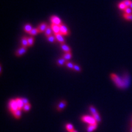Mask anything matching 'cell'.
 <instances>
[{
    "mask_svg": "<svg viewBox=\"0 0 132 132\" xmlns=\"http://www.w3.org/2000/svg\"><path fill=\"white\" fill-rule=\"evenodd\" d=\"M61 47L65 53L71 51V49H70V47L68 46L67 45H66V44H61Z\"/></svg>",
    "mask_w": 132,
    "mask_h": 132,
    "instance_id": "cell-11",
    "label": "cell"
},
{
    "mask_svg": "<svg viewBox=\"0 0 132 132\" xmlns=\"http://www.w3.org/2000/svg\"><path fill=\"white\" fill-rule=\"evenodd\" d=\"M97 124H92L89 125V126L87 128V132H93L97 128Z\"/></svg>",
    "mask_w": 132,
    "mask_h": 132,
    "instance_id": "cell-13",
    "label": "cell"
},
{
    "mask_svg": "<svg viewBox=\"0 0 132 132\" xmlns=\"http://www.w3.org/2000/svg\"><path fill=\"white\" fill-rule=\"evenodd\" d=\"M125 14H132V9H131L130 7H127L124 10Z\"/></svg>",
    "mask_w": 132,
    "mask_h": 132,
    "instance_id": "cell-32",
    "label": "cell"
},
{
    "mask_svg": "<svg viewBox=\"0 0 132 132\" xmlns=\"http://www.w3.org/2000/svg\"><path fill=\"white\" fill-rule=\"evenodd\" d=\"M89 110H90V111H91V113L92 114V115L94 114H95L96 113H97L96 109L95 108L94 106H92V105H91V106H89Z\"/></svg>",
    "mask_w": 132,
    "mask_h": 132,
    "instance_id": "cell-30",
    "label": "cell"
},
{
    "mask_svg": "<svg viewBox=\"0 0 132 132\" xmlns=\"http://www.w3.org/2000/svg\"><path fill=\"white\" fill-rule=\"evenodd\" d=\"M15 100H16V102H17V105H18V109H19V110H22V109L23 108V106L24 105H25V104L23 103V101H22V98H16Z\"/></svg>",
    "mask_w": 132,
    "mask_h": 132,
    "instance_id": "cell-12",
    "label": "cell"
},
{
    "mask_svg": "<svg viewBox=\"0 0 132 132\" xmlns=\"http://www.w3.org/2000/svg\"><path fill=\"white\" fill-rule=\"evenodd\" d=\"M26 51H27V48H26V47H21L20 48H19V49L16 51L15 53L16 56H22V55H23V54L26 53Z\"/></svg>",
    "mask_w": 132,
    "mask_h": 132,
    "instance_id": "cell-8",
    "label": "cell"
},
{
    "mask_svg": "<svg viewBox=\"0 0 132 132\" xmlns=\"http://www.w3.org/2000/svg\"><path fill=\"white\" fill-rule=\"evenodd\" d=\"M47 40H48V41H49L50 42L54 43V42H55V41H56V37H55V36L51 35L49 37H47Z\"/></svg>",
    "mask_w": 132,
    "mask_h": 132,
    "instance_id": "cell-24",
    "label": "cell"
},
{
    "mask_svg": "<svg viewBox=\"0 0 132 132\" xmlns=\"http://www.w3.org/2000/svg\"><path fill=\"white\" fill-rule=\"evenodd\" d=\"M60 30H61V34L63 36H67L69 34V29L64 24L62 23L60 25Z\"/></svg>",
    "mask_w": 132,
    "mask_h": 132,
    "instance_id": "cell-5",
    "label": "cell"
},
{
    "mask_svg": "<svg viewBox=\"0 0 132 132\" xmlns=\"http://www.w3.org/2000/svg\"><path fill=\"white\" fill-rule=\"evenodd\" d=\"M123 17L126 20L132 21V14H124Z\"/></svg>",
    "mask_w": 132,
    "mask_h": 132,
    "instance_id": "cell-25",
    "label": "cell"
},
{
    "mask_svg": "<svg viewBox=\"0 0 132 132\" xmlns=\"http://www.w3.org/2000/svg\"><path fill=\"white\" fill-rule=\"evenodd\" d=\"M51 28L52 31H53V33H54V34H59V33H61V30H60V25L51 24Z\"/></svg>",
    "mask_w": 132,
    "mask_h": 132,
    "instance_id": "cell-7",
    "label": "cell"
},
{
    "mask_svg": "<svg viewBox=\"0 0 132 132\" xmlns=\"http://www.w3.org/2000/svg\"><path fill=\"white\" fill-rule=\"evenodd\" d=\"M66 66L67 67L69 68V69H73H73H74V65H75V64H73L72 62H67L66 63Z\"/></svg>",
    "mask_w": 132,
    "mask_h": 132,
    "instance_id": "cell-29",
    "label": "cell"
},
{
    "mask_svg": "<svg viewBox=\"0 0 132 132\" xmlns=\"http://www.w3.org/2000/svg\"><path fill=\"white\" fill-rule=\"evenodd\" d=\"M81 120L85 123L88 124L89 125L96 124L97 122H96L95 119H94L93 116H84L81 117Z\"/></svg>",
    "mask_w": 132,
    "mask_h": 132,
    "instance_id": "cell-2",
    "label": "cell"
},
{
    "mask_svg": "<svg viewBox=\"0 0 132 132\" xmlns=\"http://www.w3.org/2000/svg\"><path fill=\"white\" fill-rule=\"evenodd\" d=\"M111 78L112 80L114 82L116 85L120 89H124L125 88V86L124 81L123 80V78H120L118 75H117L115 73H111Z\"/></svg>",
    "mask_w": 132,
    "mask_h": 132,
    "instance_id": "cell-1",
    "label": "cell"
},
{
    "mask_svg": "<svg viewBox=\"0 0 132 132\" xmlns=\"http://www.w3.org/2000/svg\"><path fill=\"white\" fill-rule=\"evenodd\" d=\"M9 110H10V111L12 112V113H13V112L17 111V110H19L15 99H12V100H10L9 103Z\"/></svg>",
    "mask_w": 132,
    "mask_h": 132,
    "instance_id": "cell-3",
    "label": "cell"
},
{
    "mask_svg": "<svg viewBox=\"0 0 132 132\" xmlns=\"http://www.w3.org/2000/svg\"></svg>",
    "mask_w": 132,
    "mask_h": 132,
    "instance_id": "cell-38",
    "label": "cell"
},
{
    "mask_svg": "<svg viewBox=\"0 0 132 132\" xmlns=\"http://www.w3.org/2000/svg\"><path fill=\"white\" fill-rule=\"evenodd\" d=\"M67 105V102L65 101V100H62L59 102V103L58 104L57 106V110L59 112L62 111V110L65 108V107Z\"/></svg>",
    "mask_w": 132,
    "mask_h": 132,
    "instance_id": "cell-6",
    "label": "cell"
},
{
    "mask_svg": "<svg viewBox=\"0 0 132 132\" xmlns=\"http://www.w3.org/2000/svg\"><path fill=\"white\" fill-rule=\"evenodd\" d=\"M32 29V28L31 24H26V25L24 26V30H25V31L26 32H27V33H29V34L30 32H31Z\"/></svg>",
    "mask_w": 132,
    "mask_h": 132,
    "instance_id": "cell-19",
    "label": "cell"
},
{
    "mask_svg": "<svg viewBox=\"0 0 132 132\" xmlns=\"http://www.w3.org/2000/svg\"><path fill=\"white\" fill-rule=\"evenodd\" d=\"M72 57V54L71 52H67V53H65L63 54V58L65 59L66 61H69Z\"/></svg>",
    "mask_w": 132,
    "mask_h": 132,
    "instance_id": "cell-16",
    "label": "cell"
},
{
    "mask_svg": "<svg viewBox=\"0 0 132 132\" xmlns=\"http://www.w3.org/2000/svg\"><path fill=\"white\" fill-rule=\"evenodd\" d=\"M28 45L29 47L33 45V44H34V39L32 37H29L28 38Z\"/></svg>",
    "mask_w": 132,
    "mask_h": 132,
    "instance_id": "cell-28",
    "label": "cell"
},
{
    "mask_svg": "<svg viewBox=\"0 0 132 132\" xmlns=\"http://www.w3.org/2000/svg\"><path fill=\"white\" fill-rule=\"evenodd\" d=\"M66 60L65 59H64L63 58H60L57 61V64L59 66H62L66 63Z\"/></svg>",
    "mask_w": 132,
    "mask_h": 132,
    "instance_id": "cell-22",
    "label": "cell"
},
{
    "mask_svg": "<svg viewBox=\"0 0 132 132\" xmlns=\"http://www.w3.org/2000/svg\"><path fill=\"white\" fill-rule=\"evenodd\" d=\"M66 129L67 130L68 132H72V131L74 130V128L73 126L71 124H67L66 125Z\"/></svg>",
    "mask_w": 132,
    "mask_h": 132,
    "instance_id": "cell-23",
    "label": "cell"
},
{
    "mask_svg": "<svg viewBox=\"0 0 132 132\" xmlns=\"http://www.w3.org/2000/svg\"><path fill=\"white\" fill-rule=\"evenodd\" d=\"M53 31H52V29L51 28V26H48L47 27V29L45 31V35L47 37H49L50 36L53 35Z\"/></svg>",
    "mask_w": 132,
    "mask_h": 132,
    "instance_id": "cell-14",
    "label": "cell"
},
{
    "mask_svg": "<svg viewBox=\"0 0 132 132\" xmlns=\"http://www.w3.org/2000/svg\"><path fill=\"white\" fill-rule=\"evenodd\" d=\"M130 132H132V128H131V130H130Z\"/></svg>",
    "mask_w": 132,
    "mask_h": 132,
    "instance_id": "cell-37",
    "label": "cell"
},
{
    "mask_svg": "<svg viewBox=\"0 0 132 132\" xmlns=\"http://www.w3.org/2000/svg\"><path fill=\"white\" fill-rule=\"evenodd\" d=\"M47 27H48V25H47V24L46 23H42L41 24H40V25H39L37 28L40 33V32H45V30L47 29Z\"/></svg>",
    "mask_w": 132,
    "mask_h": 132,
    "instance_id": "cell-9",
    "label": "cell"
},
{
    "mask_svg": "<svg viewBox=\"0 0 132 132\" xmlns=\"http://www.w3.org/2000/svg\"><path fill=\"white\" fill-rule=\"evenodd\" d=\"M22 47H28V37H23L22 39Z\"/></svg>",
    "mask_w": 132,
    "mask_h": 132,
    "instance_id": "cell-15",
    "label": "cell"
},
{
    "mask_svg": "<svg viewBox=\"0 0 132 132\" xmlns=\"http://www.w3.org/2000/svg\"><path fill=\"white\" fill-rule=\"evenodd\" d=\"M92 116L94 117V119H95L96 122H98H98H101V117H100V115H99V114H98V112H97V113H96L95 114H93V115H92Z\"/></svg>",
    "mask_w": 132,
    "mask_h": 132,
    "instance_id": "cell-20",
    "label": "cell"
},
{
    "mask_svg": "<svg viewBox=\"0 0 132 132\" xmlns=\"http://www.w3.org/2000/svg\"><path fill=\"white\" fill-rule=\"evenodd\" d=\"M55 37H56V39L59 42H60L61 44H65V39L64 38V36L62 34H61V33L59 34H54Z\"/></svg>",
    "mask_w": 132,
    "mask_h": 132,
    "instance_id": "cell-10",
    "label": "cell"
},
{
    "mask_svg": "<svg viewBox=\"0 0 132 132\" xmlns=\"http://www.w3.org/2000/svg\"><path fill=\"white\" fill-rule=\"evenodd\" d=\"M31 105H30L29 103L26 104V105H24L23 110L24 111L28 112V111H29V110H30V109H31Z\"/></svg>",
    "mask_w": 132,
    "mask_h": 132,
    "instance_id": "cell-27",
    "label": "cell"
},
{
    "mask_svg": "<svg viewBox=\"0 0 132 132\" xmlns=\"http://www.w3.org/2000/svg\"><path fill=\"white\" fill-rule=\"evenodd\" d=\"M132 1H131V0H124L123 1V3H124V4L127 7H128L130 6V4L132 3Z\"/></svg>",
    "mask_w": 132,
    "mask_h": 132,
    "instance_id": "cell-31",
    "label": "cell"
},
{
    "mask_svg": "<svg viewBox=\"0 0 132 132\" xmlns=\"http://www.w3.org/2000/svg\"><path fill=\"white\" fill-rule=\"evenodd\" d=\"M123 78V80L124 81L125 86V88H126L128 86V84H129V81H130L129 76H128V75H127V74H125V75L123 76V78Z\"/></svg>",
    "mask_w": 132,
    "mask_h": 132,
    "instance_id": "cell-18",
    "label": "cell"
},
{
    "mask_svg": "<svg viewBox=\"0 0 132 132\" xmlns=\"http://www.w3.org/2000/svg\"><path fill=\"white\" fill-rule=\"evenodd\" d=\"M118 7H119V8L120 9V10H124L125 9L127 8V7H126V6L125 5L124 3H123V1L119 3V4H118Z\"/></svg>",
    "mask_w": 132,
    "mask_h": 132,
    "instance_id": "cell-26",
    "label": "cell"
},
{
    "mask_svg": "<svg viewBox=\"0 0 132 132\" xmlns=\"http://www.w3.org/2000/svg\"><path fill=\"white\" fill-rule=\"evenodd\" d=\"M130 7L131 9H132V3H131V4H130Z\"/></svg>",
    "mask_w": 132,
    "mask_h": 132,
    "instance_id": "cell-35",
    "label": "cell"
},
{
    "mask_svg": "<svg viewBox=\"0 0 132 132\" xmlns=\"http://www.w3.org/2000/svg\"><path fill=\"white\" fill-rule=\"evenodd\" d=\"M14 116L16 118V119H20L21 117V116H22V111H21V110H18L15 111L13 112L12 113Z\"/></svg>",
    "mask_w": 132,
    "mask_h": 132,
    "instance_id": "cell-17",
    "label": "cell"
},
{
    "mask_svg": "<svg viewBox=\"0 0 132 132\" xmlns=\"http://www.w3.org/2000/svg\"><path fill=\"white\" fill-rule=\"evenodd\" d=\"M72 132H77V131H76V130H74L72 131Z\"/></svg>",
    "mask_w": 132,
    "mask_h": 132,
    "instance_id": "cell-36",
    "label": "cell"
},
{
    "mask_svg": "<svg viewBox=\"0 0 132 132\" xmlns=\"http://www.w3.org/2000/svg\"><path fill=\"white\" fill-rule=\"evenodd\" d=\"M50 20L51 22V24L57 25H61L62 24V22H61V19L59 17H58L57 16L53 15L52 17H51Z\"/></svg>",
    "mask_w": 132,
    "mask_h": 132,
    "instance_id": "cell-4",
    "label": "cell"
},
{
    "mask_svg": "<svg viewBox=\"0 0 132 132\" xmlns=\"http://www.w3.org/2000/svg\"><path fill=\"white\" fill-rule=\"evenodd\" d=\"M39 32H39L37 28H32V29L31 30V31L30 32L29 34L31 36H36L37 35L38 33H39Z\"/></svg>",
    "mask_w": 132,
    "mask_h": 132,
    "instance_id": "cell-21",
    "label": "cell"
},
{
    "mask_svg": "<svg viewBox=\"0 0 132 132\" xmlns=\"http://www.w3.org/2000/svg\"><path fill=\"white\" fill-rule=\"evenodd\" d=\"M22 101H23V103L25 104V105H26V104L29 103L28 100L27 98H22Z\"/></svg>",
    "mask_w": 132,
    "mask_h": 132,
    "instance_id": "cell-34",
    "label": "cell"
},
{
    "mask_svg": "<svg viewBox=\"0 0 132 132\" xmlns=\"http://www.w3.org/2000/svg\"><path fill=\"white\" fill-rule=\"evenodd\" d=\"M74 70H75V71L76 72H80L81 71V67H80L79 66H78V65L75 64L74 65Z\"/></svg>",
    "mask_w": 132,
    "mask_h": 132,
    "instance_id": "cell-33",
    "label": "cell"
}]
</instances>
